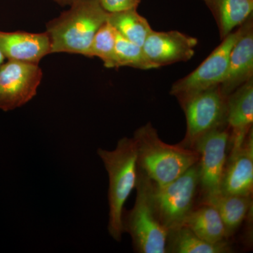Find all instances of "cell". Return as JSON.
Masks as SVG:
<instances>
[{
    "mask_svg": "<svg viewBox=\"0 0 253 253\" xmlns=\"http://www.w3.org/2000/svg\"><path fill=\"white\" fill-rule=\"evenodd\" d=\"M67 11L46 23L51 53H69L89 57L93 38L108 21L99 0H72Z\"/></svg>",
    "mask_w": 253,
    "mask_h": 253,
    "instance_id": "obj_1",
    "label": "cell"
},
{
    "mask_svg": "<svg viewBox=\"0 0 253 253\" xmlns=\"http://www.w3.org/2000/svg\"><path fill=\"white\" fill-rule=\"evenodd\" d=\"M138 169L156 184L163 186L184 174L199 161L195 149L166 144L151 123L134 132Z\"/></svg>",
    "mask_w": 253,
    "mask_h": 253,
    "instance_id": "obj_2",
    "label": "cell"
},
{
    "mask_svg": "<svg viewBox=\"0 0 253 253\" xmlns=\"http://www.w3.org/2000/svg\"><path fill=\"white\" fill-rule=\"evenodd\" d=\"M97 154L109 174V219L108 230L113 239L121 241L125 204L135 189L139 175L135 141L124 137L113 151L99 149Z\"/></svg>",
    "mask_w": 253,
    "mask_h": 253,
    "instance_id": "obj_3",
    "label": "cell"
},
{
    "mask_svg": "<svg viewBox=\"0 0 253 253\" xmlns=\"http://www.w3.org/2000/svg\"><path fill=\"white\" fill-rule=\"evenodd\" d=\"M152 188V181L139 170L135 204L130 211H123V231L130 235L136 253H166L168 231L158 219Z\"/></svg>",
    "mask_w": 253,
    "mask_h": 253,
    "instance_id": "obj_4",
    "label": "cell"
},
{
    "mask_svg": "<svg viewBox=\"0 0 253 253\" xmlns=\"http://www.w3.org/2000/svg\"><path fill=\"white\" fill-rule=\"evenodd\" d=\"M199 186L196 163L177 179L163 186L153 183L152 199L158 219L168 231L181 226L194 208Z\"/></svg>",
    "mask_w": 253,
    "mask_h": 253,
    "instance_id": "obj_5",
    "label": "cell"
},
{
    "mask_svg": "<svg viewBox=\"0 0 253 253\" xmlns=\"http://www.w3.org/2000/svg\"><path fill=\"white\" fill-rule=\"evenodd\" d=\"M226 99L217 86L179 101L186 120V136L181 146L194 149L202 136L227 126Z\"/></svg>",
    "mask_w": 253,
    "mask_h": 253,
    "instance_id": "obj_6",
    "label": "cell"
},
{
    "mask_svg": "<svg viewBox=\"0 0 253 253\" xmlns=\"http://www.w3.org/2000/svg\"><path fill=\"white\" fill-rule=\"evenodd\" d=\"M239 36V29L229 33L199 67L172 84L170 94L179 101L220 85L227 71L231 49Z\"/></svg>",
    "mask_w": 253,
    "mask_h": 253,
    "instance_id": "obj_7",
    "label": "cell"
},
{
    "mask_svg": "<svg viewBox=\"0 0 253 253\" xmlns=\"http://www.w3.org/2000/svg\"><path fill=\"white\" fill-rule=\"evenodd\" d=\"M229 144L230 130L225 126L208 133L195 144L194 149L199 154V186L204 197L220 193Z\"/></svg>",
    "mask_w": 253,
    "mask_h": 253,
    "instance_id": "obj_8",
    "label": "cell"
},
{
    "mask_svg": "<svg viewBox=\"0 0 253 253\" xmlns=\"http://www.w3.org/2000/svg\"><path fill=\"white\" fill-rule=\"evenodd\" d=\"M42 78L38 64L8 60L0 66V109L11 111L31 101Z\"/></svg>",
    "mask_w": 253,
    "mask_h": 253,
    "instance_id": "obj_9",
    "label": "cell"
},
{
    "mask_svg": "<svg viewBox=\"0 0 253 253\" xmlns=\"http://www.w3.org/2000/svg\"><path fill=\"white\" fill-rule=\"evenodd\" d=\"M198 40L177 31L153 30L142 47L148 59L157 67L187 61L195 54Z\"/></svg>",
    "mask_w": 253,
    "mask_h": 253,
    "instance_id": "obj_10",
    "label": "cell"
},
{
    "mask_svg": "<svg viewBox=\"0 0 253 253\" xmlns=\"http://www.w3.org/2000/svg\"><path fill=\"white\" fill-rule=\"evenodd\" d=\"M253 190V133L250 130L244 142L231 148L221 179L220 193L251 196Z\"/></svg>",
    "mask_w": 253,
    "mask_h": 253,
    "instance_id": "obj_11",
    "label": "cell"
},
{
    "mask_svg": "<svg viewBox=\"0 0 253 253\" xmlns=\"http://www.w3.org/2000/svg\"><path fill=\"white\" fill-rule=\"evenodd\" d=\"M239 36L229 55L225 77L219 85L227 97L253 78V14L239 26Z\"/></svg>",
    "mask_w": 253,
    "mask_h": 253,
    "instance_id": "obj_12",
    "label": "cell"
},
{
    "mask_svg": "<svg viewBox=\"0 0 253 253\" xmlns=\"http://www.w3.org/2000/svg\"><path fill=\"white\" fill-rule=\"evenodd\" d=\"M0 49L8 60L38 64L51 53V42L46 32L0 31Z\"/></svg>",
    "mask_w": 253,
    "mask_h": 253,
    "instance_id": "obj_13",
    "label": "cell"
},
{
    "mask_svg": "<svg viewBox=\"0 0 253 253\" xmlns=\"http://www.w3.org/2000/svg\"><path fill=\"white\" fill-rule=\"evenodd\" d=\"M226 123L230 130L231 146H239L253 128V78L227 96Z\"/></svg>",
    "mask_w": 253,
    "mask_h": 253,
    "instance_id": "obj_14",
    "label": "cell"
},
{
    "mask_svg": "<svg viewBox=\"0 0 253 253\" xmlns=\"http://www.w3.org/2000/svg\"><path fill=\"white\" fill-rule=\"evenodd\" d=\"M182 225L210 244L227 241L224 222L217 210L211 205L202 203L199 207L193 208Z\"/></svg>",
    "mask_w": 253,
    "mask_h": 253,
    "instance_id": "obj_15",
    "label": "cell"
},
{
    "mask_svg": "<svg viewBox=\"0 0 253 253\" xmlns=\"http://www.w3.org/2000/svg\"><path fill=\"white\" fill-rule=\"evenodd\" d=\"M203 204L217 210L225 226L226 235L230 237L239 229L252 208L251 196L219 194L204 196Z\"/></svg>",
    "mask_w": 253,
    "mask_h": 253,
    "instance_id": "obj_16",
    "label": "cell"
},
{
    "mask_svg": "<svg viewBox=\"0 0 253 253\" xmlns=\"http://www.w3.org/2000/svg\"><path fill=\"white\" fill-rule=\"evenodd\" d=\"M212 13L221 39L239 27L253 14V0H202Z\"/></svg>",
    "mask_w": 253,
    "mask_h": 253,
    "instance_id": "obj_17",
    "label": "cell"
},
{
    "mask_svg": "<svg viewBox=\"0 0 253 253\" xmlns=\"http://www.w3.org/2000/svg\"><path fill=\"white\" fill-rule=\"evenodd\" d=\"M231 251L227 241L210 244L184 225L168 231L166 253H226Z\"/></svg>",
    "mask_w": 253,
    "mask_h": 253,
    "instance_id": "obj_18",
    "label": "cell"
},
{
    "mask_svg": "<svg viewBox=\"0 0 253 253\" xmlns=\"http://www.w3.org/2000/svg\"><path fill=\"white\" fill-rule=\"evenodd\" d=\"M108 22L123 38L141 46L153 31L147 20L136 9L109 14Z\"/></svg>",
    "mask_w": 253,
    "mask_h": 253,
    "instance_id": "obj_19",
    "label": "cell"
},
{
    "mask_svg": "<svg viewBox=\"0 0 253 253\" xmlns=\"http://www.w3.org/2000/svg\"><path fill=\"white\" fill-rule=\"evenodd\" d=\"M117 31L108 21L100 27L93 38L89 58L98 57L105 67L116 68V49Z\"/></svg>",
    "mask_w": 253,
    "mask_h": 253,
    "instance_id": "obj_20",
    "label": "cell"
},
{
    "mask_svg": "<svg viewBox=\"0 0 253 253\" xmlns=\"http://www.w3.org/2000/svg\"><path fill=\"white\" fill-rule=\"evenodd\" d=\"M115 54L116 68L122 66H129L141 70L157 68L148 59L142 46L128 41L118 32Z\"/></svg>",
    "mask_w": 253,
    "mask_h": 253,
    "instance_id": "obj_21",
    "label": "cell"
},
{
    "mask_svg": "<svg viewBox=\"0 0 253 253\" xmlns=\"http://www.w3.org/2000/svg\"><path fill=\"white\" fill-rule=\"evenodd\" d=\"M99 2L105 11L111 14L136 9L141 0H99Z\"/></svg>",
    "mask_w": 253,
    "mask_h": 253,
    "instance_id": "obj_22",
    "label": "cell"
},
{
    "mask_svg": "<svg viewBox=\"0 0 253 253\" xmlns=\"http://www.w3.org/2000/svg\"><path fill=\"white\" fill-rule=\"evenodd\" d=\"M56 3H58L61 6H67L72 2V0H54Z\"/></svg>",
    "mask_w": 253,
    "mask_h": 253,
    "instance_id": "obj_23",
    "label": "cell"
},
{
    "mask_svg": "<svg viewBox=\"0 0 253 253\" xmlns=\"http://www.w3.org/2000/svg\"><path fill=\"white\" fill-rule=\"evenodd\" d=\"M5 59H6V57H5L4 54L2 53V51H1V49H0V66H1V65L4 62Z\"/></svg>",
    "mask_w": 253,
    "mask_h": 253,
    "instance_id": "obj_24",
    "label": "cell"
}]
</instances>
